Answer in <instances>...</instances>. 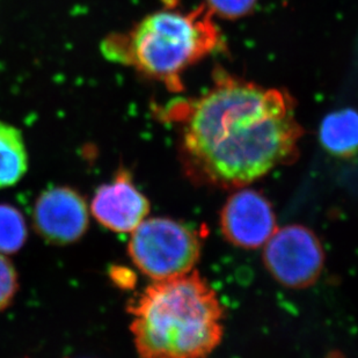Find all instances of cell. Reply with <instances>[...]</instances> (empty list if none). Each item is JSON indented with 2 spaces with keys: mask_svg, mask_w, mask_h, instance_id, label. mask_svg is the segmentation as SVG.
<instances>
[{
  "mask_svg": "<svg viewBox=\"0 0 358 358\" xmlns=\"http://www.w3.org/2000/svg\"><path fill=\"white\" fill-rule=\"evenodd\" d=\"M183 121L187 162L220 186L266 176L294 156L301 135L287 93L234 79L195 100Z\"/></svg>",
  "mask_w": 358,
  "mask_h": 358,
  "instance_id": "obj_1",
  "label": "cell"
},
{
  "mask_svg": "<svg viewBox=\"0 0 358 358\" xmlns=\"http://www.w3.org/2000/svg\"><path fill=\"white\" fill-rule=\"evenodd\" d=\"M129 312L141 358H206L223 338V306L196 271L155 280Z\"/></svg>",
  "mask_w": 358,
  "mask_h": 358,
  "instance_id": "obj_2",
  "label": "cell"
},
{
  "mask_svg": "<svg viewBox=\"0 0 358 358\" xmlns=\"http://www.w3.org/2000/svg\"><path fill=\"white\" fill-rule=\"evenodd\" d=\"M218 42L220 35L206 8L189 13L162 10L143 19L129 34L109 38L102 51L110 61L132 65L176 88L180 73Z\"/></svg>",
  "mask_w": 358,
  "mask_h": 358,
  "instance_id": "obj_3",
  "label": "cell"
},
{
  "mask_svg": "<svg viewBox=\"0 0 358 358\" xmlns=\"http://www.w3.org/2000/svg\"><path fill=\"white\" fill-rule=\"evenodd\" d=\"M128 253L136 267L153 280L193 271L201 254L195 231L178 220L157 217L143 220L131 232Z\"/></svg>",
  "mask_w": 358,
  "mask_h": 358,
  "instance_id": "obj_4",
  "label": "cell"
},
{
  "mask_svg": "<svg viewBox=\"0 0 358 358\" xmlns=\"http://www.w3.org/2000/svg\"><path fill=\"white\" fill-rule=\"evenodd\" d=\"M324 260L318 237L301 225L275 231L264 250L269 273L284 287L294 289L315 283L324 268Z\"/></svg>",
  "mask_w": 358,
  "mask_h": 358,
  "instance_id": "obj_5",
  "label": "cell"
},
{
  "mask_svg": "<svg viewBox=\"0 0 358 358\" xmlns=\"http://www.w3.org/2000/svg\"><path fill=\"white\" fill-rule=\"evenodd\" d=\"M35 230L48 243L65 246L78 241L88 229L84 197L70 187H52L41 194L33 213Z\"/></svg>",
  "mask_w": 358,
  "mask_h": 358,
  "instance_id": "obj_6",
  "label": "cell"
},
{
  "mask_svg": "<svg viewBox=\"0 0 358 358\" xmlns=\"http://www.w3.org/2000/svg\"><path fill=\"white\" fill-rule=\"evenodd\" d=\"M222 231L234 246L259 248L275 234L276 218L271 204L255 190H240L227 199L220 216Z\"/></svg>",
  "mask_w": 358,
  "mask_h": 358,
  "instance_id": "obj_7",
  "label": "cell"
},
{
  "mask_svg": "<svg viewBox=\"0 0 358 358\" xmlns=\"http://www.w3.org/2000/svg\"><path fill=\"white\" fill-rule=\"evenodd\" d=\"M91 210L102 227L119 234H128L145 220L150 202L134 185L130 174L120 171L110 182L96 189Z\"/></svg>",
  "mask_w": 358,
  "mask_h": 358,
  "instance_id": "obj_8",
  "label": "cell"
},
{
  "mask_svg": "<svg viewBox=\"0 0 358 358\" xmlns=\"http://www.w3.org/2000/svg\"><path fill=\"white\" fill-rule=\"evenodd\" d=\"M322 146L338 157H350L358 152V113L343 109L331 113L322 121L320 129Z\"/></svg>",
  "mask_w": 358,
  "mask_h": 358,
  "instance_id": "obj_9",
  "label": "cell"
},
{
  "mask_svg": "<svg viewBox=\"0 0 358 358\" xmlns=\"http://www.w3.org/2000/svg\"><path fill=\"white\" fill-rule=\"evenodd\" d=\"M28 171L27 148L19 129L0 121V189L14 186Z\"/></svg>",
  "mask_w": 358,
  "mask_h": 358,
  "instance_id": "obj_10",
  "label": "cell"
},
{
  "mask_svg": "<svg viewBox=\"0 0 358 358\" xmlns=\"http://www.w3.org/2000/svg\"><path fill=\"white\" fill-rule=\"evenodd\" d=\"M26 240L27 225L20 211L8 204H0V253H17Z\"/></svg>",
  "mask_w": 358,
  "mask_h": 358,
  "instance_id": "obj_11",
  "label": "cell"
},
{
  "mask_svg": "<svg viewBox=\"0 0 358 358\" xmlns=\"http://www.w3.org/2000/svg\"><path fill=\"white\" fill-rule=\"evenodd\" d=\"M19 289L17 273L5 254L0 253V312L8 308Z\"/></svg>",
  "mask_w": 358,
  "mask_h": 358,
  "instance_id": "obj_12",
  "label": "cell"
},
{
  "mask_svg": "<svg viewBox=\"0 0 358 358\" xmlns=\"http://www.w3.org/2000/svg\"><path fill=\"white\" fill-rule=\"evenodd\" d=\"M213 13L220 17L236 19L250 13L257 0H206Z\"/></svg>",
  "mask_w": 358,
  "mask_h": 358,
  "instance_id": "obj_13",
  "label": "cell"
}]
</instances>
